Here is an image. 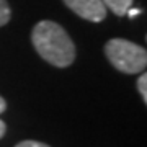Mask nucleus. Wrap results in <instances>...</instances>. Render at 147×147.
<instances>
[{"instance_id":"6","label":"nucleus","mask_w":147,"mask_h":147,"mask_svg":"<svg viewBox=\"0 0 147 147\" xmlns=\"http://www.w3.org/2000/svg\"><path fill=\"white\" fill-rule=\"evenodd\" d=\"M137 90H139V93L142 96V101L147 103V75H146V72H142V75L137 80Z\"/></svg>"},{"instance_id":"3","label":"nucleus","mask_w":147,"mask_h":147,"mask_svg":"<svg viewBox=\"0 0 147 147\" xmlns=\"http://www.w3.org/2000/svg\"><path fill=\"white\" fill-rule=\"evenodd\" d=\"M70 10L88 21H103L106 16V7L101 0H64Z\"/></svg>"},{"instance_id":"4","label":"nucleus","mask_w":147,"mask_h":147,"mask_svg":"<svg viewBox=\"0 0 147 147\" xmlns=\"http://www.w3.org/2000/svg\"><path fill=\"white\" fill-rule=\"evenodd\" d=\"M101 2H103V5H105L106 8H110L115 15L124 16L127 13V10L131 8L134 0H101Z\"/></svg>"},{"instance_id":"9","label":"nucleus","mask_w":147,"mask_h":147,"mask_svg":"<svg viewBox=\"0 0 147 147\" xmlns=\"http://www.w3.org/2000/svg\"><path fill=\"white\" fill-rule=\"evenodd\" d=\"M5 108H7V101L0 96V113H3V111H5Z\"/></svg>"},{"instance_id":"1","label":"nucleus","mask_w":147,"mask_h":147,"mask_svg":"<svg viewBox=\"0 0 147 147\" xmlns=\"http://www.w3.org/2000/svg\"><path fill=\"white\" fill-rule=\"evenodd\" d=\"M31 41L38 54L56 67H67L75 59V46L70 36L54 21H39L33 28Z\"/></svg>"},{"instance_id":"10","label":"nucleus","mask_w":147,"mask_h":147,"mask_svg":"<svg viewBox=\"0 0 147 147\" xmlns=\"http://www.w3.org/2000/svg\"><path fill=\"white\" fill-rule=\"evenodd\" d=\"M137 13H141V10H131V8L127 10V15H129V16H136Z\"/></svg>"},{"instance_id":"5","label":"nucleus","mask_w":147,"mask_h":147,"mask_svg":"<svg viewBox=\"0 0 147 147\" xmlns=\"http://www.w3.org/2000/svg\"><path fill=\"white\" fill-rule=\"evenodd\" d=\"M10 15H11V11H10L8 3H7V0H0V26H3V25L8 23Z\"/></svg>"},{"instance_id":"2","label":"nucleus","mask_w":147,"mask_h":147,"mask_svg":"<svg viewBox=\"0 0 147 147\" xmlns=\"http://www.w3.org/2000/svg\"><path fill=\"white\" fill-rule=\"evenodd\" d=\"M105 53L108 61L124 74H139L146 69V49L127 39H121V38L110 39L105 46Z\"/></svg>"},{"instance_id":"7","label":"nucleus","mask_w":147,"mask_h":147,"mask_svg":"<svg viewBox=\"0 0 147 147\" xmlns=\"http://www.w3.org/2000/svg\"><path fill=\"white\" fill-rule=\"evenodd\" d=\"M15 147H49V146L42 144V142H38V141H23L20 144H16Z\"/></svg>"},{"instance_id":"8","label":"nucleus","mask_w":147,"mask_h":147,"mask_svg":"<svg viewBox=\"0 0 147 147\" xmlns=\"http://www.w3.org/2000/svg\"><path fill=\"white\" fill-rule=\"evenodd\" d=\"M5 129H7V126H5V123L0 119V139L3 137V134H5Z\"/></svg>"}]
</instances>
